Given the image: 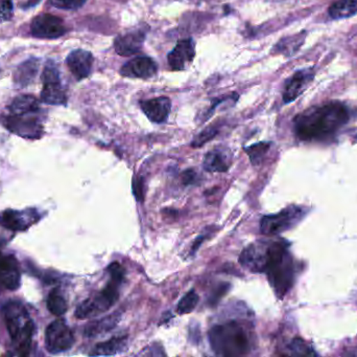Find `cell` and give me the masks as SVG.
Returning a JSON list of instances; mask_svg holds the SVG:
<instances>
[{"label": "cell", "mask_w": 357, "mask_h": 357, "mask_svg": "<svg viewBox=\"0 0 357 357\" xmlns=\"http://www.w3.org/2000/svg\"><path fill=\"white\" fill-rule=\"evenodd\" d=\"M217 133H219V128H217L216 126L211 125V126L207 127V128H205L202 132L198 133V135L194 137V139L191 143L192 147H202L203 145L208 143L211 139H214V137H216Z\"/></svg>", "instance_id": "obj_30"}, {"label": "cell", "mask_w": 357, "mask_h": 357, "mask_svg": "<svg viewBox=\"0 0 357 357\" xmlns=\"http://www.w3.org/2000/svg\"><path fill=\"white\" fill-rule=\"evenodd\" d=\"M93 62V55L85 50H74L66 58L67 66L77 81L90 76Z\"/></svg>", "instance_id": "obj_17"}, {"label": "cell", "mask_w": 357, "mask_h": 357, "mask_svg": "<svg viewBox=\"0 0 357 357\" xmlns=\"http://www.w3.org/2000/svg\"><path fill=\"white\" fill-rule=\"evenodd\" d=\"M315 76L312 68H302L294 73L284 83L282 91L284 103H292L302 96L315 80Z\"/></svg>", "instance_id": "obj_11"}, {"label": "cell", "mask_w": 357, "mask_h": 357, "mask_svg": "<svg viewBox=\"0 0 357 357\" xmlns=\"http://www.w3.org/2000/svg\"><path fill=\"white\" fill-rule=\"evenodd\" d=\"M39 219V213L33 208L25 211L6 210L0 214V225L10 231H25Z\"/></svg>", "instance_id": "obj_14"}, {"label": "cell", "mask_w": 357, "mask_h": 357, "mask_svg": "<svg viewBox=\"0 0 357 357\" xmlns=\"http://www.w3.org/2000/svg\"><path fill=\"white\" fill-rule=\"evenodd\" d=\"M121 313L119 311L108 315V317H102L98 321H92L86 326L84 330V334L87 337H96V336L102 335L104 333H108L111 330L116 327L118 321H120Z\"/></svg>", "instance_id": "obj_22"}, {"label": "cell", "mask_w": 357, "mask_h": 357, "mask_svg": "<svg viewBox=\"0 0 357 357\" xmlns=\"http://www.w3.org/2000/svg\"><path fill=\"white\" fill-rule=\"evenodd\" d=\"M294 265L284 241H269L264 273L278 298H282L294 285Z\"/></svg>", "instance_id": "obj_3"}, {"label": "cell", "mask_w": 357, "mask_h": 357, "mask_svg": "<svg viewBox=\"0 0 357 357\" xmlns=\"http://www.w3.org/2000/svg\"><path fill=\"white\" fill-rule=\"evenodd\" d=\"M196 57V43L192 38L182 39L167 56L169 68L173 70H184Z\"/></svg>", "instance_id": "obj_15"}, {"label": "cell", "mask_w": 357, "mask_h": 357, "mask_svg": "<svg viewBox=\"0 0 357 357\" xmlns=\"http://www.w3.org/2000/svg\"><path fill=\"white\" fill-rule=\"evenodd\" d=\"M31 35L39 39H58L66 34L62 18L52 14L35 16L31 24Z\"/></svg>", "instance_id": "obj_10"}, {"label": "cell", "mask_w": 357, "mask_h": 357, "mask_svg": "<svg viewBox=\"0 0 357 357\" xmlns=\"http://www.w3.org/2000/svg\"><path fill=\"white\" fill-rule=\"evenodd\" d=\"M140 108L150 122L162 124L166 122L170 114L171 102L166 97L154 98L140 102Z\"/></svg>", "instance_id": "obj_18"}, {"label": "cell", "mask_w": 357, "mask_h": 357, "mask_svg": "<svg viewBox=\"0 0 357 357\" xmlns=\"http://www.w3.org/2000/svg\"><path fill=\"white\" fill-rule=\"evenodd\" d=\"M230 284L223 283L221 285L217 286L212 292H211L210 296L208 298V303L210 306H216L219 304V300H221L223 296L229 291Z\"/></svg>", "instance_id": "obj_33"}, {"label": "cell", "mask_w": 357, "mask_h": 357, "mask_svg": "<svg viewBox=\"0 0 357 357\" xmlns=\"http://www.w3.org/2000/svg\"><path fill=\"white\" fill-rule=\"evenodd\" d=\"M269 241H257L242 250L239 262L244 268L255 273H264Z\"/></svg>", "instance_id": "obj_13"}, {"label": "cell", "mask_w": 357, "mask_h": 357, "mask_svg": "<svg viewBox=\"0 0 357 357\" xmlns=\"http://www.w3.org/2000/svg\"><path fill=\"white\" fill-rule=\"evenodd\" d=\"M20 286V271L13 257L3 256L0 260V287L16 290Z\"/></svg>", "instance_id": "obj_19"}, {"label": "cell", "mask_w": 357, "mask_h": 357, "mask_svg": "<svg viewBox=\"0 0 357 357\" xmlns=\"http://www.w3.org/2000/svg\"><path fill=\"white\" fill-rule=\"evenodd\" d=\"M125 279L112 277L104 289L98 292L93 298H87L77 306L75 317L79 319H91L97 315L104 314L119 298V287Z\"/></svg>", "instance_id": "obj_5"}, {"label": "cell", "mask_w": 357, "mask_h": 357, "mask_svg": "<svg viewBox=\"0 0 357 357\" xmlns=\"http://www.w3.org/2000/svg\"><path fill=\"white\" fill-rule=\"evenodd\" d=\"M349 120L350 114L344 104L329 102L299 114L294 120V133L301 141H325L333 137Z\"/></svg>", "instance_id": "obj_1"}, {"label": "cell", "mask_w": 357, "mask_h": 357, "mask_svg": "<svg viewBox=\"0 0 357 357\" xmlns=\"http://www.w3.org/2000/svg\"><path fill=\"white\" fill-rule=\"evenodd\" d=\"M189 340L190 342H193V344H198L200 340V329H198V326L196 327V325L194 326V329L192 330L191 328L189 329Z\"/></svg>", "instance_id": "obj_38"}, {"label": "cell", "mask_w": 357, "mask_h": 357, "mask_svg": "<svg viewBox=\"0 0 357 357\" xmlns=\"http://www.w3.org/2000/svg\"><path fill=\"white\" fill-rule=\"evenodd\" d=\"M129 346V337L125 336H115L108 342H100L94 347L90 355L95 356H109V355H116L125 352Z\"/></svg>", "instance_id": "obj_23"}, {"label": "cell", "mask_w": 357, "mask_h": 357, "mask_svg": "<svg viewBox=\"0 0 357 357\" xmlns=\"http://www.w3.org/2000/svg\"><path fill=\"white\" fill-rule=\"evenodd\" d=\"M157 72L156 61L145 56L134 58L120 68V75L125 78L150 79L156 76Z\"/></svg>", "instance_id": "obj_16"}, {"label": "cell", "mask_w": 357, "mask_h": 357, "mask_svg": "<svg viewBox=\"0 0 357 357\" xmlns=\"http://www.w3.org/2000/svg\"><path fill=\"white\" fill-rule=\"evenodd\" d=\"M74 335L64 319L52 321L45 332V346L51 354L66 352L72 348Z\"/></svg>", "instance_id": "obj_8"}, {"label": "cell", "mask_w": 357, "mask_h": 357, "mask_svg": "<svg viewBox=\"0 0 357 357\" xmlns=\"http://www.w3.org/2000/svg\"><path fill=\"white\" fill-rule=\"evenodd\" d=\"M40 61L38 59H29L17 66L14 74V81L19 87L29 86L39 72Z\"/></svg>", "instance_id": "obj_24"}, {"label": "cell", "mask_w": 357, "mask_h": 357, "mask_svg": "<svg viewBox=\"0 0 357 357\" xmlns=\"http://www.w3.org/2000/svg\"><path fill=\"white\" fill-rule=\"evenodd\" d=\"M196 181H198V174L193 170L184 171L183 174H182V181H183L184 185H194Z\"/></svg>", "instance_id": "obj_37"}, {"label": "cell", "mask_w": 357, "mask_h": 357, "mask_svg": "<svg viewBox=\"0 0 357 357\" xmlns=\"http://www.w3.org/2000/svg\"><path fill=\"white\" fill-rule=\"evenodd\" d=\"M87 0H50V3L54 8L62 10H79V8L83 7Z\"/></svg>", "instance_id": "obj_32"}, {"label": "cell", "mask_w": 357, "mask_h": 357, "mask_svg": "<svg viewBox=\"0 0 357 357\" xmlns=\"http://www.w3.org/2000/svg\"><path fill=\"white\" fill-rule=\"evenodd\" d=\"M33 114H21V116H10L4 119V126L19 137L25 139H39L42 135L43 127Z\"/></svg>", "instance_id": "obj_12"}, {"label": "cell", "mask_w": 357, "mask_h": 357, "mask_svg": "<svg viewBox=\"0 0 357 357\" xmlns=\"http://www.w3.org/2000/svg\"><path fill=\"white\" fill-rule=\"evenodd\" d=\"M39 110V101L33 96L31 95L19 96L12 102L10 107H8V112L13 116L35 114Z\"/></svg>", "instance_id": "obj_25"}, {"label": "cell", "mask_w": 357, "mask_h": 357, "mask_svg": "<svg viewBox=\"0 0 357 357\" xmlns=\"http://www.w3.org/2000/svg\"><path fill=\"white\" fill-rule=\"evenodd\" d=\"M142 355H150V356H161V355H165L164 351H163L162 347L159 344H152V346L148 348L144 349L143 352L140 353Z\"/></svg>", "instance_id": "obj_36"}, {"label": "cell", "mask_w": 357, "mask_h": 357, "mask_svg": "<svg viewBox=\"0 0 357 357\" xmlns=\"http://www.w3.org/2000/svg\"><path fill=\"white\" fill-rule=\"evenodd\" d=\"M288 348H289L290 353L292 355H306V356H308V355H315V351L309 348L308 344L304 340H301V338L292 340Z\"/></svg>", "instance_id": "obj_31"}, {"label": "cell", "mask_w": 357, "mask_h": 357, "mask_svg": "<svg viewBox=\"0 0 357 357\" xmlns=\"http://www.w3.org/2000/svg\"><path fill=\"white\" fill-rule=\"evenodd\" d=\"M48 310L56 317H61L67 311V301L65 296L61 294L60 290L54 289L50 292L47 298Z\"/></svg>", "instance_id": "obj_27"}, {"label": "cell", "mask_w": 357, "mask_h": 357, "mask_svg": "<svg viewBox=\"0 0 357 357\" xmlns=\"http://www.w3.org/2000/svg\"><path fill=\"white\" fill-rule=\"evenodd\" d=\"M41 101L49 105H66L67 96L63 89L60 70L52 60H48L42 72Z\"/></svg>", "instance_id": "obj_6"}, {"label": "cell", "mask_w": 357, "mask_h": 357, "mask_svg": "<svg viewBox=\"0 0 357 357\" xmlns=\"http://www.w3.org/2000/svg\"><path fill=\"white\" fill-rule=\"evenodd\" d=\"M208 340L213 352L219 356H242L253 347L251 328L238 321L213 326L209 330Z\"/></svg>", "instance_id": "obj_2"}, {"label": "cell", "mask_w": 357, "mask_h": 357, "mask_svg": "<svg viewBox=\"0 0 357 357\" xmlns=\"http://www.w3.org/2000/svg\"><path fill=\"white\" fill-rule=\"evenodd\" d=\"M332 20H347L357 14V0H336L328 9Z\"/></svg>", "instance_id": "obj_26"}, {"label": "cell", "mask_w": 357, "mask_h": 357, "mask_svg": "<svg viewBox=\"0 0 357 357\" xmlns=\"http://www.w3.org/2000/svg\"><path fill=\"white\" fill-rule=\"evenodd\" d=\"M200 302V296L194 290H190L187 294L183 296L177 306L179 314H187L192 312Z\"/></svg>", "instance_id": "obj_29"}, {"label": "cell", "mask_w": 357, "mask_h": 357, "mask_svg": "<svg viewBox=\"0 0 357 357\" xmlns=\"http://www.w3.org/2000/svg\"><path fill=\"white\" fill-rule=\"evenodd\" d=\"M230 155L228 150L223 148H215L205 156L203 167L207 172H227L229 170Z\"/></svg>", "instance_id": "obj_20"}, {"label": "cell", "mask_w": 357, "mask_h": 357, "mask_svg": "<svg viewBox=\"0 0 357 357\" xmlns=\"http://www.w3.org/2000/svg\"><path fill=\"white\" fill-rule=\"evenodd\" d=\"M205 239H206V237H205V236H200V237H198V239L196 240L193 246H192L191 255H193L194 252H196V250H198V246L200 245V243H202L203 240Z\"/></svg>", "instance_id": "obj_39"}, {"label": "cell", "mask_w": 357, "mask_h": 357, "mask_svg": "<svg viewBox=\"0 0 357 357\" xmlns=\"http://www.w3.org/2000/svg\"><path fill=\"white\" fill-rule=\"evenodd\" d=\"M133 193L135 195L136 199L139 200V202L143 200V179H142V177H137V178L134 179Z\"/></svg>", "instance_id": "obj_35"}, {"label": "cell", "mask_w": 357, "mask_h": 357, "mask_svg": "<svg viewBox=\"0 0 357 357\" xmlns=\"http://www.w3.org/2000/svg\"><path fill=\"white\" fill-rule=\"evenodd\" d=\"M40 1H41V0H27L26 5L24 6V8L27 9V8L35 7Z\"/></svg>", "instance_id": "obj_40"}, {"label": "cell", "mask_w": 357, "mask_h": 357, "mask_svg": "<svg viewBox=\"0 0 357 357\" xmlns=\"http://www.w3.org/2000/svg\"><path fill=\"white\" fill-rule=\"evenodd\" d=\"M306 36L307 33L303 31L298 34L283 37L278 41L271 52L277 55H283L284 57H292L304 45Z\"/></svg>", "instance_id": "obj_21"}, {"label": "cell", "mask_w": 357, "mask_h": 357, "mask_svg": "<svg viewBox=\"0 0 357 357\" xmlns=\"http://www.w3.org/2000/svg\"><path fill=\"white\" fill-rule=\"evenodd\" d=\"M13 13H14V6L12 0H2L0 3V22L10 20Z\"/></svg>", "instance_id": "obj_34"}, {"label": "cell", "mask_w": 357, "mask_h": 357, "mask_svg": "<svg viewBox=\"0 0 357 357\" xmlns=\"http://www.w3.org/2000/svg\"><path fill=\"white\" fill-rule=\"evenodd\" d=\"M271 147V143L267 142H261V143L254 144V145L250 146V147L244 148V151L248 154L250 158L251 162L255 166L260 164L262 158H264L265 154Z\"/></svg>", "instance_id": "obj_28"}, {"label": "cell", "mask_w": 357, "mask_h": 357, "mask_svg": "<svg viewBox=\"0 0 357 357\" xmlns=\"http://www.w3.org/2000/svg\"><path fill=\"white\" fill-rule=\"evenodd\" d=\"M4 321L14 346L15 354L27 355L33 340V321L22 303L10 301L3 308Z\"/></svg>", "instance_id": "obj_4"}, {"label": "cell", "mask_w": 357, "mask_h": 357, "mask_svg": "<svg viewBox=\"0 0 357 357\" xmlns=\"http://www.w3.org/2000/svg\"><path fill=\"white\" fill-rule=\"evenodd\" d=\"M300 206H292L275 215H267L260 221L261 233L267 236L278 235L292 229L305 215Z\"/></svg>", "instance_id": "obj_7"}, {"label": "cell", "mask_w": 357, "mask_h": 357, "mask_svg": "<svg viewBox=\"0 0 357 357\" xmlns=\"http://www.w3.org/2000/svg\"><path fill=\"white\" fill-rule=\"evenodd\" d=\"M148 30L150 28L148 24H141L122 34L117 35L114 39V49L116 53L122 57H129L138 53L143 47Z\"/></svg>", "instance_id": "obj_9"}]
</instances>
